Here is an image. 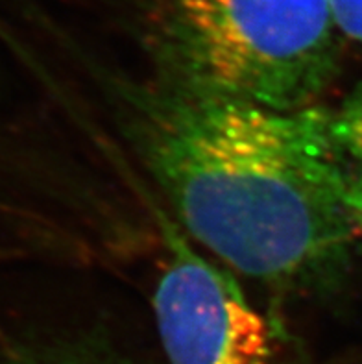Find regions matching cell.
I'll use <instances>...</instances> for the list:
<instances>
[{
    "instance_id": "6da1fadb",
    "label": "cell",
    "mask_w": 362,
    "mask_h": 364,
    "mask_svg": "<svg viewBox=\"0 0 362 364\" xmlns=\"http://www.w3.org/2000/svg\"><path fill=\"white\" fill-rule=\"evenodd\" d=\"M124 122L181 230L240 276L324 289L358 230L329 109H272L159 76L122 89Z\"/></svg>"
},
{
    "instance_id": "7a4b0ae2",
    "label": "cell",
    "mask_w": 362,
    "mask_h": 364,
    "mask_svg": "<svg viewBox=\"0 0 362 364\" xmlns=\"http://www.w3.org/2000/svg\"><path fill=\"white\" fill-rule=\"evenodd\" d=\"M157 76L272 109L320 106L342 36L327 0H147Z\"/></svg>"
},
{
    "instance_id": "3957f363",
    "label": "cell",
    "mask_w": 362,
    "mask_h": 364,
    "mask_svg": "<svg viewBox=\"0 0 362 364\" xmlns=\"http://www.w3.org/2000/svg\"><path fill=\"white\" fill-rule=\"evenodd\" d=\"M169 255L154 289V314L170 364H283L274 329L230 270L169 230Z\"/></svg>"
},
{
    "instance_id": "277c9868",
    "label": "cell",
    "mask_w": 362,
    "mask_h": 364,
    "mask_svg": "<svg viewBox=\"0 0 362 364\" xmlns=\"http://www.w3.org/2000/svg\"><path fill=\"white\" fill-rule=\"evenodd\" d=\"M329 124L342 154L362 165V87L346 97L336 109H329Z\"/></svg>"
},
{
    "instance_id": "5b68a950",
    "label": "cell",
    "mask_w": 362,
    "mask_h": 364,
    "mask_svg": "<svg viewBox=\"0 0 362 364\" xmlns=\"http://www.w3.org/2000/svg\"><path fill=\"white\" fill-rule=\"evenodd\" d=\"M342 39L362 43V0H327Z\"/></svg>"
},
{
    "instance_id": "8992f818",
    "label": "cell",
    "mask_w": 362,
    "mask_h": 364,
    "mask_svg": "<svg viewBox=\"0 0 362 364\" xmlns=\"http://www.w3.org/2000/svg\"><path fill=\"white\" fill-rule=\"evenodd\" d=\"M6 364H100L91 363L85 359H74V357H33V359H14Z\"/></svg>"
},
{
    "instance_id": "52a82bcc",
    "label": "cell",
    "mask_w": 362,
    "mask_h": 364,
    "mask_svg": "<svg viewBox=\"0 0 362 364\" xmlns=\"http://www.w3.org/2000/svg\"><path fill=\"white\" fill-rule=\"evenodd\" d=\"M351 205H353L358 230H362V174L358 178H353V185H351Z\"/></svg>"
}]
</instances>
